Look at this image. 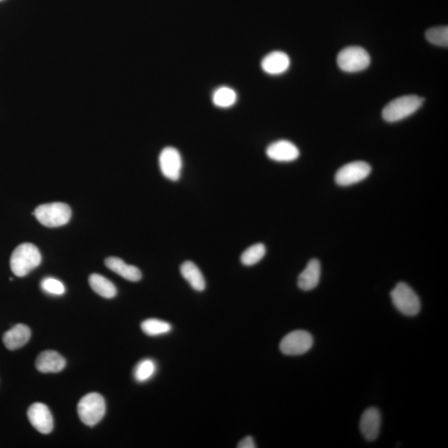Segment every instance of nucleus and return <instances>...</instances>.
Here are the masks:
<instances>
[{"label": "nucleus", "instance_id": "nucleus-2", "mask_svg": "<svg viewBox=\"0 0 448 448\" xmlns=\"http://www.w3.org/2000/svg\"><path fill=\"white\" fill-rule=\"evenodd\" d=\"M424 99L418 96H403L390 102L383 108L382 117L385 121L394 123L410 117L423 106Z\"/></svg>", "mask_w": 448, "mask_h": 448}, {"label": "nucleus", "instance_id": "nucleus-3", "mask_svg": "<svg viewBox=\"0 0 448 448\" xmlns=\"http://www.w3.org/2000/svg\"><path fill=\"white\" fill-rule=\"evenodd\" d=\"M34 215L43 226L58 227L65 225L70 221L71 210L66 203H45L36 208Z\"/></svg>", "mask_w": 448, "mask_h": 448}, {"label": "nucleus", "instance_id": "nucleus-11", "mask_svg": "<svg viewBox=\"0 0 448 448\" xmlns=\"http://www.w3.org/2000/svg\"><path fill=\"white\" fill-rule=\"evenodd\" d=\"M267 155L274 161L291 162L299 157L300 151L293 143L282 139L267 147Z\"/></svg>", "mask_w": 448, "mask_h": 448}, {"label": "nucleus", "instance_id": "nucleus-5", "mask_svg": "<svg viewBox=\"0 0 448 448\" xmlns=\"http://www.w3.org/2000/svg\"><path fill=\"white\" fill-rule=\"evenodd\" d=\"M396 309L407 317H415L421 309V302L415 291L405 282H399L391 291Z\"/></svg>", "mask_w": 448, "mask_h": 448}, {"label": "nucleus", "instance_id": "nucleus-9", "mask_svg": "<svg viewBox=\"0 0 448 448\" xmlns=\"http://www.w3.org/2000/svg\"><path fill=\"white\" fill-rule=\"evenodd\" d=\"M159 167L164 176L172 181L181 178L183 162L181 153L174 147H166L159 155Z\"/></svg>", "mask_w": 448, "mask_h": 448}, {"label": "nucleus", "instance_id": "nucleus-13", "mask_svg": "<svg viewBox=\"0 0 448 448\" xmlns=\"http://www.w3.org/2000/svg\"><path fill=\"white\" fill-rule=\"evenodd\" d=\"M66 359L57 351L42 352L36 359V369L41 373H59L66 366Z\"/></svg>", "mask_w": 448, "mask_h": 448}, {"label": "nucleus", "instance_id": "nucleus-18", "mask_svg": "<svg viewBox=\"0 0 448 448\" xmlns=\"http://www.w3.org/2000/svg\"><path fill=\"white\" fill-rule=\"evenodd\" d=\"M182 277L189 282L190 287L197 291L205 290L206 282L201 271L193 262L187 261L181 267Z\"/></svg>", "mask_w": 448, "mask_h": 448}, {"label": "nucleus", "instance_id": "nucleus-8", "mask_svg": "<svg viewBox=\"0 0 448 448\" xmlns=\"http://www.w3.org/2000/svg\"><path fill=\"white\" fill-rule=\"evenodd\" d=\"M371 173V166L363 161L346 164L336 172V183L341 186H350L366 179Z\"/></svg>", "mask_w": 448, "mask_h": 448}, {"label": "nucleus", "instance_id": "nucleus-15", "mask_svg": "<svg viewBox=\"0 0 448 448\" xmlns=\"http://www.w3.org/2000/svg\"><path fill=\"white\" fill-rule=\"evenodd\" d=\"M31 337V331L23 324L16 325L3 336V342L8 350H14L25 346Z\"/></svg>", "mask_w": 448, "mask_h": 448}, {"label": "nucleus", "instance_id": "nucleus-25", "mask_svg": "<svg viewBox=\"0 0 448 448\" xmlns=\"http://www.w3.org/2000/svg\"><path fill=\"white\" fill-rule=\"evenodd\" d=\"M41 287L45 293L54 295H63L66 291L64 284L60 282L59 280L53 278L43 279Z\"/></svg>", "mask_w": 448, "mask_h": 448}, {"label": "nucleus", "instance_id": "nucleus-17", "mask_svg": "<svg viewBox=\"0 0 448 448\" xmlns=\"http://www.w3.org/2000/svg\"><path fill=\"white\" fill-rule=\"evenodd\" d=\"M107 268L114 271L115 273L121 276L124 279L131 282H139L142 278V271L139 268L132 265H128L121 258L111 257L105 260Z\"/></svg>", "mask_w": 448, "mask_h": 448}, {"label": "nucleus", "instance_id": "nucleus-24", "mask_svg": "<svg viewBox=\"0 0 448 448\" xmlns=\"http://www.w3.org/2000/svg\"><path fill=\"white\" fill-rule=\"evenodd\" d=\"M426 38L434 45L447 47L448 46V27L440 26L432 27L426 32Z\"/></svg>", "mask_w": 448, "mask_h": 448}, {"label": "nucleus", "instance_id": "nucleus-20", "mask_svg": "<svg viewBox=\"0 0 448 448\" xmlns=\"http://www.w3.org/2000/svg\"><path fill=\"white\" fill-rule=\"evenodd\" d=\"M238 100V95L229 87H221L216 89L213 94V102L220 108L233 107Z\"/></svg>", "mask_w": 448, "mask_h": 448}, {"label": "nucleus", "instance_id": "nucleus-21", "mask_svg": "<svg viewBox=\"0 0 448 448\" xmlns=\"http://www.w3.org/2000/svg\"><path fill=\"white\" fill-rule=\"evenodd\" d=\"M142 330L149 336H158L170 333L172 326L170 323L158 319H148L142 323Z\"/></svg>", "mask_w": 448, "mask_h": 448}, {"label": "nucleus", "instance_id": "nucleus-26", "mask_svg": "<svg viewBox=\"0 0 448 448\" xmlns=\"http://www.w3.org/2000/svg\"><path fill=\"white\" fill-rule=\"evenodd\" d=\"M257 446H256L254 440L253 438L250 437V436L243 438L238 445V448H255Z\"/></svg>", "mask_w": 448, "mask_h": 448}, {"label": "nucleus", "instance_id": "nucleus-22", "mask_svg": "<svg viewBox=\"0 0 448 448\" xmlns=\"http://www.w3.org/2000/svg\"><path fill=\"white\" fill-rule=\"evenodd\" d=\"M266 255V247L262 243H256L243 251L241 262L244 266H254Z\"/></svg>", "mask_w": 448, "mask_h": 448}, {"label": "nucleus", "instance_id": "nucleus-6", "mask_svg": "<svg viewBox=\"0 0 448 448\" xmlns=\"http://www.w3.org/2000/svg\"><path fill=\"white\" fill-rule=\"evenodd\" d=\"M370 56L363 47H348L338 54L339 69L346 73L354 74L366 70L370 65Z\"/></svg>", "mask_w": 448, "mask_h": 448}, {"label": "nucleus", "instance_id": "nucleus-19", "mask_svg": "<svg viewBox=\"0 0 448 448\" xmlns=\"http://www.w3.org/2000/svg\"><path fill=\"white\" fill-rule=\"evenodd\" d=\"M89 284L96 293L107 299H111L117 294V287L109 280L99 274L90 276Z\"/></svg>", "mask_w": 448, "mask_h": 448}, {"label": "nucleus", "instance_id": "nucleus-7", "mask_svg": "<svg viewBox=\"0 0 448 448\" xmlns=\"http://www.w3.org/2000/svg\"><path fill=\"white\" fill-rule=\"evenodd\" d=\"M313 337L309 332L295 331L287 335L280 343V350L284 355H301L313 346Z\"/></svg>", "mask_w": 448, "mask_h": 448}, {"label": "nucleus", "instance_id": "nucleus-4", "mask_svg": "<svg viewBox=\"0 0 448 448\" xmlns=\"http://www.w3.org/2000/svg\"><path fill=\"white\" fill-rule=\"evenodd\" d=\"M78 412L80 419L86 425H97L106 414L105 399L98 393L88 394L80 400Z\"/></svg>", "mask_w": 448, "mask_h": 448}, {"label": "nucleus", "instance_id": "nucleus-16", "mask_svg": "<svg viewBox=\"0 0 448 448\" xmlns=\"http://www.w3.org/2000/svg\"><path fill=\"white\" fill-rule=\"evenodd\" d=\"M320 278H321V263L317 259H311L299 276L298 287L302 291L313 290L318 286Z\"/></svg>", "mask_w": 448, "mask_h": 448}, {"label": "nucleus", "instance_id": "nucleus-14", "mask_svg": "<svg viewBox=\"0 0 448 448\" xmlns=\"http://www.w3.org/2000/svg\"><path fill=\"white\" fill-rule=\"evenodd\" d=\"M290 65V58L282 51L271 52L264 57L261 63L262 70L269 75L286 73Z\"/></svg>", "mask_w": 448, "mask_h": 448}, {"label": "nucleus", "instance_id": "nucleus-23", "mask_svg": "<svg viewBox=\"0 0 448 448\" xmlns=\"http://www.w3.org/2000/svg\"><path fill=\"white\" fill-rule=\"evenodd\" d=\"M156 363L150 359H143L137 363L134 370V377L139 383L148 381L155 375Z\"/></svg>", "mask_w": 448, "mask_h": 448}, {"label": "nucleus", "instance_id": "nucleus-10", "mask_svg": "<svg viewBox=\"0 0 448 448\" xmlns=\"http://www.w3.org/2000/svg\"><path fill=\"white\" fill-rule=\"evenodd\" d=\"M27 418L36 430L49 434L54 429V418L49 407L42 403H33L27 410Z\"/></svg>", "mask_w": 448, "mask_h": 448}, {"label": "nucleus", "instance_id": "nucleus-12", "mask_svg": "<svg viewBox=\"0 0 448 448\" xmlns=\"http://www.w3.org/2000/svg\"><path fill=\"white\" fill-rule=\"evenodd\" d=\"M381 426V414L376 407H370L361 416L359 429L368 441H374L378 438Z\"/></svg>", "mask_w": 448, "mask_h": 448}, {"label": "nucleus", "instance_id": "nucleus-1", "mask_svg": "<svg viewBox=\"0 0 448 448\" xmlns=\"http://www.w3.org/2000/svg\"><path fill=\"white\" fill-rule=\"evenodd\" d=\"M42 256L32 243H22L16 247L10 258V267L15 276L25 277L41 263Z\"/></svg>", "mask_w": 448, "mask_h": 448}]
</instances>
